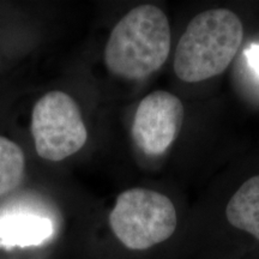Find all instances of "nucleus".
Instances as JSON below:
<instances>
[{
  "mask_svg": "<svg viewBox=\"0 0 259 259\" xmlns=\"http://www.w3.org/2000/svg\"><path fill=\"white\" fill-rule=\"evenodd\" d=\"M24 168L23 150L11 139L0 136V197L11 192L19 185Z\"/></svg>",
  "mask_w": 259,
  "mask_h": 259,
  "instance_id": "8",
  "label": "nucleus"
},
{
  "mask_svg": "<svg viewBox=\"0 0 259 259\" xmlns=\"http://www.w3.org/2000/svg\"><path fill=\"white\" fill-rule=\"evenodd\" d=\"M184 122L179 97L157 90L139 102L132 122L135 144L147 155H161L174 143Z\"/></svg>",
  "mask_w": 259,
  "mask_h": 259,
  "instance_id": "5",
  "label": "nucleus"
},
{
  "mask_svg": "<svg viewBox=\"0 0 259 259\" xmlns=\"http://www.w3.org/2000/svg\"><path fill=\"white\" fill-rule=\"evenodd\" d=\"M170 41L164 12L155 5H139L113 28L105 48V64L121 78H145L166 63Z\"/></svg>",
  "mask_w": 259,
  "mask_h": 259,
  "instance_id": "1",
  "label": "nucleus"
},
{
  "mask_svg": "<svg viewBox=\"0 0 259 259\" xmlns=\"http://www.w3.org/2000/svg\"><path fill=\"white\" fill-rule=\"evenodd\" d=\"M31 135L40 157L63 161L78 153L87 143L88 132L76 101L64 92H51L35 103Z\"/></svg>",
  "mask_w": 259,
  "mask_h": 259,
  "instance_id": "4",
  "label": "nucleus"
},
{
  "mask_svg": "<svg viewBox=\"0 0 259 259\" xmlns=\"http://www.w3.org/2000/svg\"><path fill=\"white\" fill-rule=\"evenodd\" d=\"M226 216L233 227L259 240V176L246 180L233 194L227 204Z\"/></svg>",
  "mask_w": 259,
  "mask_h": 259,
  "instance_id": "7",
  "label": "nucleus"
},
{
  "mask_svg": "<svg viewBox=\"0 0 259 259\" xmlns=\"http://www.w3.org/2000/svg\"><path fill=\"white\" fill-rule=\"evenodd\" d=\"M177 211L167 196L148 189H130L116 198L109 225L119 241L142 251L166 241L177 228Z\"/></svg>",
  "mask_w": 259,
  "mask_h": 259,
  "instance_id": "3",
  "label": "nucleus"
},
{
  "mask_svg": "<svg viewBox=\"0 0 259 259\" xmlns=\"http://www.w3.org/2000/svg\"><path fill=\"white\" fill-rule=\"evenodd\" d=\"M246 57L248 59V64L254 72L259 76V45H252L246 50Z\"/></svg>",
  "mask_w": 259,
  "mask_h": 259,
  "instance_id": "9",
  "label": "nucleus"
},
{
  "mask_svg": "<svg viewBox=\"0 0 259 259\" xmlns=\"http://www.w3.org/2000/svg\"><path fill=\"white\" fill-rule=\"evenodd\" d=\"M244 28L228 9H212L194 17L181 35L174 56L178 78L187 83L225 72L240 50Z\"/></svg>",
  "mask_w": 259,
  "mask_h": 259,
  "instance_id": "2",
  "label": "nucleus"
},
{
  "mask_svg": "<svg viewBox=\"0 0 259 259\" xmlns=\"http://www.w3.org/2000/svg\"><path fill=\"white\" fill-rule=\"evenodd\" d=\"M53 223L50 219L34 213H11L0 219V247L38 246L53 235Z\"/></svg>",
  "mask_w": 259,
  "mask_h": 259,
  "instance_id": "6",
  "label": "nucleus"
}]
</instances>
